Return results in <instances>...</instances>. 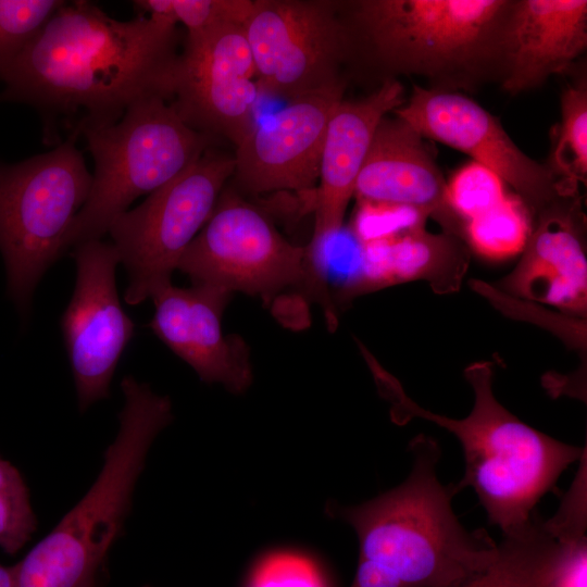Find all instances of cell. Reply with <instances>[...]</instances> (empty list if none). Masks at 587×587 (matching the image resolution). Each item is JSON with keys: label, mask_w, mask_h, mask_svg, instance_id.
<instances>
[{"label": "cell", "mask_w": 587, "mask_h": 587, "mask_svg": "<svg viewBox=\"0 0 587 587\" xmlns=\"http://www.w3.org/2000/svg\"><path fill=\"white\" fill-rule=\"evenodd\" d=\"M180 40L176 26L146 15L109 16L89 1L64 2L2 78L0 102H21L43 117L45 134L117 122L148 97L172 100Z\"/></svg>", "instance_id": "6da1fadb"}, {"label": "cell", "mask_w": 587, "mask_h": 587, "mask_svg": "<svg viewBox=\"0 0 587 587\" xmlns=\"http://www.w3.org/2000/svg\"><path fill=\"white\" fill-rule=\"evenodd\" d=\"M408 477L360 504L328 503L326 512L349 524L359 540L350 587H455L484 572L498 544L484 528L466 529L452 509L455 485L438 478V442L424 434L409 444Z\"/></svg>", "instance_id": "7a4b0ae2"}, {"label": "cell", "mask_w": 587, "mask_h": 587, "mask_svg": "<svg viewBox=\"0 0 587 587\" xmlns=\"http://www.w3.org/2000/svg\"><path fill=\"white\" fill-rule=\"evenodd\" d=\"M512 0H337L346 77L420 76L428 88L475 90L501 77Z\"/></svg>", "instance_id": "3957f363"}, {"label": "cell", "mask_w": 587, "mask_h": 587, "mask_svg": "<svg viewBox=\"0 0 587 587\" xmlns=\"http://www.w3.org/2000/svg\"><path fill=\"white\" fill-rule=\"evenodd\" d=\"M364 355L379 391L391 404L396 423L422 419L458 438L465 472L455 487L459 491L473 488L489 523L499 526L502 534L526 523L541 497L555 488L560 475L586 453L585 448L557 440L507 410L494 395L489 361L465 367L474 404L467 416L450 419L419 405L369 352Z\"/></svg>", "instance_id": "277c9868"}, {"label": "cell", "mask_w": 587, "mask_h": 587, "mask_svg": "<svg viewBox=\"0 0 587 587\" xmlns=\"http://www.w3.org/2000/svg\"><path fill=\"white\" fill-rule=\"evenodd\" d=\"M120 427L102 467L82 499L15 565L13 587H97L123 530L150 446L172 419L168 397L133 376L121 382Z\"/></svg>", "instance_id": "5b68a950"}, {"label": "cell", "mask_w": 587, "mask_h": 587, "mask_svg": "<svg viewBox=\"0 0 587 587\" xmlns=\"http://www.w3.org/2000/svg\"><path fill=\"white\" fill-rule=\"evenodd\" d=\"M82 135L95 172L88 198L65 234V252L101 239L135 199L179 175L215 141L189 127L158 96L135 102L117 122Z\"/></svg>", "instance_id": "8992f818"}, {"label": "cell", "mask_w": 587, "mask_h": 587, "mask_svg": "<svg viewBox=\"0 0 587 587\" xmlns=\"http://www.w3.org/2000/svg\"><path fill=\"white\" fill-rule=\"evenodd\" d=\"M90 186L74 138L18 163L0 162V253L8 295L23 314L42 275L65 253V234Z\"/></svg>", "instance_id": "52a82bcc"}, {"label": "cell", "mask_w": 587, "mask_h": 587, "mask_svg": "<svg viewBox=\"0 0 587 587\" xmlns=\"http://www.w3.org/2000/svg\"><path fill=\"white\" fill-rule=\"evenodd\" d=\"M233 173L234 157L211 146L111 223L108 233L127 272L124 299L128 304H139L172 283L179 259L211 216Z\"/></svg>", "instance_id": "ba28073f"}, {"label": "cell", "mask_w": 587, "mask_h": 587, "mask_svg": "<svg viewBox=\"0 0 587 587\" xmlns=\"http://www.w3.org/2000/svg\"><path fill=\"white\" fill-rule=\"evenodd\" d=\"M309 252L286 240L258 208L226 192L177 264L193 286L271 300L311 276Z\"/></svg>", "instance_id": "9c48e42d"}, {"label": "cell", "mask_w": 587, "mask_h": 587, "mask_svg": "<svg viewBox=\"0 0 587 587\" xmlns=\"http://www.w3.org/2000/svg\"><path fill=\"white\" fill-rule=\"evenodd\" d=\"M243 29L261 95L289 101L346 87L337 0H253Z\"/></svg>", "instance_id": "30bf717a"}, {"label": "cell", "mask_w": 587, "mask_h": 587, "mask_svg": "<svg viewBox=\"0 0 587 587\" xmlns=\"http://www.w3.org/2000/svg\"><path fill=\"white\" fill-rule=\"evenodd\" d=\"M392 113L423 138L460 150L492 172L515 191L532 217L578 191L524 153L496 116L459 91L413 85L409 100Z\"/></svg>", "instance_id": "8fae6325"}, {"label": "cell", "mask_w": 587, "mask_h": 587, "mask_svg": "<svg viewBox=\"0 0 587 587\" xmlns=\"http://www.w3.org/2000/svg\"><path fill=\"white\" fill-rule=\"evenodd\" d=\"M260 95L243 26L186 33L170 103L189 127L237 147L255 123Z\"/></svg>", "instance_id": "7c38bea8"}, {"label": "cell", "mask_w": 587, "mask_h": 587, "mask_svg": "<svg viewBox=\"0 0 587 587\" xmlns=\"http://www.w3.org/2000/svg\"><path fill=\"white\" fill-rule=\"evenodd\" d=\"M73 296L61 317L65 348L82 412L110 396V384L135 324L123 310L115 284V247L101 239L72 249Z\"/></svg>", "instance_id": "4fadbf2b"}, {"label": "cell", "mask_w": 587, "mask_h": 587, "mask_svg": "<svg viewBox=\"0 0 587 587\" xmlns=\"http://www.w3.org/2000/svg\"><path fill=\"white\" fill-rule=\"evenodd\" d=\"M346 87L309 93L254 123L235 147L236 185L249 193L314 192L329 120Z\"/></svg>", "instance_id": "5bb4252c"}, {"label": "cell", "mask_w": 587, "mask_h": 587, "mask_svg": "<svg viewBox=\"0 0 587 587\" xmlns=\"http://www.w3.org/2000/svg\"><path fill=\"white\" fill-rule=\"evenodd\" d=\"M532 220L520 261L495 287L586 319V216L579 191L559 198Z\"/></svg>", "instance_id": "9a60e30c"}, {"label": "cell", "mask_w": 587, "mask_h": 587, "mask_svg": "<svg viewBox=\"0 0 587 587\" xmlns=\"http://www.w3.org/2000/svg\"><path fill=\"white\" fill-rule=\"evenodd\" d=\"M230 295L220 289L171 284L152 297V332L205 383L223 385L234 394L247 390L252 367L247 344L225 336L221 319Z\"/></svg>", "instance_id": "2e32d148"}, {"label": "cell", "mask_w": 587, "mask_h": 587, "mask_svg": "<svg viewBox=\"0 0 587 587\" xmlns=\"http://www.w3.org/2000/svg\"><path fill=\"white\" fill-rule=\"evenodd\" d=\"M354 196L364 203L419 210L444 232L461 238V225L448 204L447 182L433 151L425 138L397 116H385L378 124Z\"/></svg>", "instance_id": "e0dca14e"}, {"label": "cell", "mask_w": 587, "mask_h": 587, "mask_svg": "<svg viewBox=\"0 0 587 587\" xmlns=\"http://www.w3.org/2000/svg\"><path fill=\"white\" fill-rule=\"evenodd\" d=\"M587 48L586 0H512L500 83L511 95L570 71Z\"/></svg>", "instance_id": "ac0fdd59"}, {"label": "cell", "mask_w": 587, "mask_h": 587, "mask_svg": "<svg viewBox=\"0 0 587 587\" xmlns=\"http://www.w3.org/2000/svg\"><path fill=\"white\" fill-rule=\"evenodd\" d=\"M403 103V86L389 79L362 99H342L335 109L321 155L312 248L340 229L376 128Z\"/></svg>", "instance_id": "d6986e66"}, {"label": "cell", "mask_w": 587, "mask_h": 587, "mask_svg": "<svg viewBox=\"0 0 587 587\" xmlns=\"http://www.w3.org/2000/svg\"><path fill=\"white\" fill-rule=\"evenodd\" d=\"M470 249L458 236L425 226L373 240L361 288L425 282L435 294L457 292L470 266Z\"/></svg>", "instance_id": "ffe728a7"}, {"label": "cell", "mask_w": 587, "mask_h": 587, "mask_svg": "<svg viewBox=\"0 0 587 587\" xmlns=\"http://www.w3.org/2000/svg\"><path fill=\"white\" fill-rule=\"evenodd\" d=\"M584 539L553 516L545 520L535 511L526 523L503 534L496 560L484 572L455 587H547Z\"/></svg>", "instance_id": "44dd1931"}, {"label": "cell", "mask_w": 587, "mask_h": 587, "mask_svg": "<svg viewBox=\"0 0 587 587\" xmlns=\"http://www.w3.org/2000/svg\"><path fill=\"white\" fill-rule=\"evenodd\" d=\"M532 215L519 197L499 203L467 221L461 238L477 255L501 261L522 253L532 230Z\"/></svg>", "instance_id": "7402d4cb"}, {"label": "cell", "mask_w": 587, "mask_h": 587, "mask_svg": "<svg viewBox=\"0 0 587 587\" xmlns=\"http://www.w3.org/2000/svg\"><path fill=\"white\" fill-rule=\"evenodd\" d=\"M561 180L577 186L587 178V80L582 75L561 96V122L546 163Z\"/></svg>", "instance_id": "603a6c76"}, {"label": "cell", "mask_w": 587, "mask_h": 587, "mask_svg": "<svg viewBox=\"0 0 587 587\" xmlns=\"http://www.w3.org/2000/svg\"><path fill=\"white\" fill-rule=\"evenodd\" d=\"M63 3L0 0V80Z\"/></svg>", "instance_id": "cb8c5ba5"}, {"label": "cell", "mask_w": 587, "mask_h": 587, "mask_svg": "<svg viewBox=\"0 0 587 587\" xmlns=\"http://www.w3.org/2000/svg\"><path fill=\"white\" fill-rule=\"evenodd\" d=\"M241 587H330L320 563L294 549H275L255 559Z\"/></svg>", "instance_id": "d4e9b609"}, {"label": "cell", "mask_w": 587, "mask_h": 587, "mask_svg": "<svg viewBox=\"0 0 587 587\" xmlns=\"http://www.w3.org/2000/svg\"><path fill=\"white\" fill-rule=\"evenodd\" d=\"M37 520L18 470L0 457V549L14 554L32 538Z\"/></svg>", "instance_id": "484cf974"}, {"label": "cell", "mask_w": 587, "mask_h": 587, "mask_svg": "<svg viewBox=\"0 0 587 587\" xmlns=\"http://www.w3.org/2000/svg\"><path fill=\"white\" fill-rule=\"evenodd\" d=\"M470 286L503 314L539 324L554 333L567 346L586 355V319L545 311L530 301L512 297L479 279H472Z\"/></svg>", "instance_id": "4316f807"}, {"label": "cell", "mask_w": 587, "mask_h": 587, "mask_svg": "<svg viewBox=\"0 0 587 587\" xmlns=\"http://www.w3.org/2000/svg\"><path fill=\"white\" fill-rule=\"evenodd\" d=\"M507 196L504 184L483 165L471 162L447 183L450 210L461 225L499 203Z\"/></svg>", "instance_id": "83f0119b"}, {"label": "cell", "mask_w": 587, "mask_h": 587, "mask_svg": "<svg viewBox=\"0 0 587 587\" xmlns=\"http://www.w3.org/2000/svg\"><path fill=\"white\" fill-rule=\"evenodd\" d=\"M178 23L186 33H199L224 25L246 23L253 0H172Z\"/></svg>", "instance_id": "f1b7e54d"}, {"label": "cell", "mask_w": 587, "mask_h": 587, "mask_svg": "<svg viewBox=\"0 0 587 587\" xmlns=\"http://www.w3.org/2000/svg\"><path fill=\"white\" fill-rule=\"evenodd\" d=\"M587 539L575 545L564 564L547 587H586Z\"/></svg>", "instance_id": "f546056e"}, {"label": "cell", "mask_w": 587, "mask_h": 587, "mask_svg": "<svg viewBox=\"0 0 587 587\" xmlns=\"http://www.w3.org/2000/svg\"><path fill=\"white\" fill-rule=\"evenodd\" d=\"M0 587H13L12 566H4L0 563Z\"/></svg>", "instance_id": "4dcf8cb0"}]
</instances>
